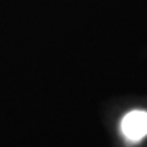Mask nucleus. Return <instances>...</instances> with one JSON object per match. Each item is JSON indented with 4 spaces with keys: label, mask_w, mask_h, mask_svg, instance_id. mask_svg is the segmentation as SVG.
<instances>
[{
    "label": "nucleus",
    "mask_w": 147,
    "mask_h": 147,
    "mask_svg": "<svg viewBox=\"0 0 147 147\" xmlns=\"http://www.w3.org/2000/svg\"><path fill=\"white\" fill-rule=\"evenodd\" d=\"M121 131L129 140L139 141L147 135V112L134 110L121 120Z\"/></svg>",
    "instance_id": "nucleus-1"
}]
</instances>
